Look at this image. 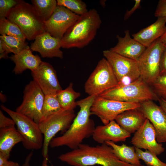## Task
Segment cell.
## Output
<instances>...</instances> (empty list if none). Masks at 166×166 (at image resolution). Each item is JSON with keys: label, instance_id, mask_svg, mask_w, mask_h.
I'll use <instances>...</instances> for the list:
<instances>
[{"label": "cell", "instance_id": "obj_17", "mask_svg": "<svg viewBox=\"0 0 166 166\" xmlns=\"http://www.w3.org/2000/svg\"><path fill=\"white\" fill-rule=\"evenodd\" d=\"M61 47V39L45 31L36 37L30 48L32 51L39 52L43 58L56 57L62 59L63 53L60 49Z\"/></svg>", "mask_w": 166, "mask_h": 166}, {"label": "cell", "instance_id": "obj_26", "mask_svg": "<svg viewBox=\"0 0 166 166\" xmlns=\"http://www.w3.org/2000/svg\"><path fill=\"white\" fill-rule=\"evenodd\" d=\"M32 5L42 19L44 22L51 17L57 6L55 0H32Z\"/></svg>", "mask_w": 166, "mask_h": 166}, {"label": "cell", "instance_id": "obj_25", "mask_svg": "<svg viewBox=\"0 0 166 166\" xmlns=\"http://www.w3.org/2000/svg\"><path fill=\"white\" fill-rule=\"evenodd\" d=\"M57 95L62 110H71L77 106L75 101L81 93L74 90L73 83L71 82L65 89L58 91Z\"/></svg>", "mask_w": 166, "mask_h": 166}, {"label": "cell", "instance_id": "obj_40", "mask_svg": "<svg viewBox=\"0 0 166 166\" xmlns=\"http://www.w3.org/2000/svg\"><path fill=\"white\" fill-rule=\"evenodd\" d=\"M9 157L0 152V166H4L8 162Z\"/></svg>", "mask_w": 166, "mask_h": 166}, {"label": "cell", "instance_id": "obj_36", "mask_svg": "<svg viewBox=\"0 0 166 166\" xmlns=\"http://www.w3.org/2000/svg\"><path fill=\"white\" fill-rule=\"evenodd\" d=\"M162 53L160 61V75H166V44Z\"/></svg>", "mask_w": 166, "mask_h": 166}, {"label": "cell", "instance_id": "obj_8", "mask_svg": "<svg viewBox=\"0 0 166 166\" xmlns=\"http://www.w3.org/2000/svg\"><path fill=\"white\" fill-rule=\"evenodd\" d=\"M119 84L113 69L108 61L103 58L86 81L85 93L89 96H98Z\"/></svg>", "mask_w": 166, "mask_h": 166}, {"label": "cell", "instance_id": "obj_20", "mask_svg": "<svg viewBox=\"0 0 166 166\" xmlns=\"http://www.w3.org/2000/svg\"><path fill=\"white\" fill-rule=\"evenodd\" d=\"M166 17L158 18L148 26L132 34L133 38L146 48L160 38L166 30Z\"/></svg>", "mask_w": 166, "mask_h": 166}, {"label": "cell", "instance_id": "obj_10", "mask_svg": "<svg viewBox=\"0 0 166 166\" xmlns=\"http://www.w3.org/2000/svg\"><path fill=\"white\" fill-rule=\"evenodd\" d=\"M104 57L111 65L118 85H126L140 77L137 61L122 56L110 49L103 52Z\"/></svg>", "mask_w": 166, "mask_h": 166}, {"label": "cell", "instance_id": "obj_37", "mask_svg": "<svg viewBox=\"0 0 166 166\" xmlns=\"http://www.w3.org/2000/svg\"><path fill=\"white\" fill-rule=\"evenodd\" d=\"M140 0H135V4L132 8L130 10H127L124 16V20H127L133 13L140 7Z\"/></svg>", "mask_w": 166, "mask_h": 166}, {"label": "cell", "instance_id": "obj_19", "mask_svg": "<svg viewBox=\"0 0 166 166\" xmlns=\"http://www.w3.org/2000/svg\"><path fill=\"white\" fill-rule=\"evenodd\" d=\"M124 33L123 37L117 35V45L109 49L122 56L137 61L146 48L132 38L128 30H125Z\"/></svg>", "mask_w": 166, "mask_h": 166}, {"label": "cell", "instance_id": "obj_35", "mask_svg": "<svg viewBox=\"0 0 166 166\" xmlns=\"http://www.w3.org/2000/svg\"><path fill=\"white\" fill-rule=\"evenodd\" d=\"M154 15L157 18L166 17V0H160L159 1Z\"/></svg>", "mask_w": 166, "mask_h": 166}, {"label": "cell", "instance_id": "obj_9", "mask_svg": "<svg viewBox=\"0 0 166 166\" xmlns=\"http://www.w3.org/2000/svg\"><path fill=\"white\" fill-rule=\"evenodd\" d=\"M164 45L157 39L145 50L137 61L140 77L149 85H152L160 75L161 57Z\"/></svg>", "mask_w": 166, "mask_h": 166}, {"label": "cell", "instance_id": "obj_6", "mask_svg": "<svg viewBox=\"0 0 166 166\" xmlns=\"http://www.w3.org/2000/svg\"><path fill=\"white\" fill-rule=\"evenodd\" d=\"M76 117L74 110H62L42 120L38 124L43 136L42 154L48 159L49 143L59 132L64 133L70 127Z\"/></svg>", "mask_w": 166, "mask_h": 166}, {"label": "cell", "instance_id": "obj_43", "mask_svg": "<svg viewBox=\"0 0 166 166\" xmlns=\"http://www.w3.org/2000/svg\"><path fill=\"white\" fill-rule=\"evenodd\" d=\"M4 166H20V165L17 162L8 161Z\"/></svg>", "mask_w": 166, "mask_h": 166}, {"label": "cell", "instance_id": "obj_28", "mask_svg": "<svg viewBox=\"0 0 166 166\" xmlns=\"http://www.w3.org/2000/svg\"><path fill=\"white\" fill-rule=\"evenodd\" d=\"M62 110L57 93L45 95L41 121Z\"/></svg>", "mask_w": 166, "mask_h": 166}, {"label": "cell", "instance_id": "obj_5", "mask_svg": "<svg viewBox=\"0 0 166 166\" xmlns=\"http://www.w3.org/2000/svg\"><path fill=\"white\" fill-rule=\"evenodd\" d=\"M149 85L140 77L128 84L118 85L98 96L128 103H140L149 100L158 101L159 98Z\"/></svg>", "mask_w": 166, "mask_h": 166}, {"label": "cell", "instance_id": "obj_16", "mask_svg": "<svg viewBox=\"0 0 166 166\" xmlns=\"http://www.w3.org/2000/svg\"><path fill=\"white\" fill-rule=\"evenodd\" d=\"M31 72L33 81L45 95L57 93L62 90L56 72L49 63L42 61L36 69Z\"/></svg>", "mask_w": 166, "mask_h": 166}, {"label": "cell", "instance_id": "obj_30", "mask_svg": "<svg viewBox=\"0 0 166 166\" xmlns=\"http://www.w3.org/2000/svg\"><path fill=\"white\" fill-rule=\"evenodd\" d=\"M57 5L66 8L79 16L83 15L89 11L86 3L81 0H57Z\"/></svg>", "mask_w": 166, "mask_h": 166}, {"label": "cell", "instance_id": "obj_32", "mask_svg": "<svg viewBox=\"0 0 166 166\" xmlns=\"http://www.w3.org/2000/svg\"><path fill=\"white\" fill-rule=\"evenodd\" d=\"M152 86L158 97L166 101V75H160Z\"/></svg>", "mask_w": 166, "mask_h": 166}, {"label": "cell", "instance_id": "obj_38", "mask_svg": "<svg viewBox=\"0 0 166 166\" xmlns=\"http://www.w3.org/2000/svg\"><path fill=\"white\" fill-rule=\"evenodd\" d=\"M33 155V152H30L26 158L25 161L22 166H30V163ZM48 159L44 158L42 166H49L48 164Z\"/></svg>", "mask_w": 166, "mask_h": 166}, {"label": "cell", "instance_id": "obj_4", "mask_svg": "<svg viewBox=\"0 0 166 166\" xmlns=\"http://www.w3.org/2000/svg\"><path fill=\"white\" fill-rule=\"evenodd\" d=\"M6 18L17 25L29 40H34L45 31V22L32 4L23 0H19L18 4L9 12Z\"/></svg>", "mask_w": 166, "mask_h": 166}, {"label": "cell", "instance_id": "obj_23", "mask_svg": "<svg viewBox=\"0 0 166 166\" xmlns=\"http://www.w3.org/2000/svg\"><path fill=\"white\" fill-rule=\"evenodd\" d=\"M23 139L15 127L0 129V152L10 157L13 148Z\"/></svg>", "mask_w": 166, "mask_h": 166}, {"label": "cell", "instance_id": "obj_45", "mask_svg": "<svg viewBox=\"0 0 166 166\" xmlns=\"http://www.w3.org/2000/svg\"><path fill=\"white\" fill-rule=\"evenodd\" d=\"M147 166V165H146V166Z\"/></svg>", "mask_w": 166, "mask_h": 166}, {"label": "cell", "instance_id": "obj_13", "mask_svg": "<svg viewBox=\"0 0 166 166\" xmlns=\"http://www.w3.org/2000/svg\"><path fill=\"white\" fill-rule=\"evenodd\" d=\"M80 16L65 7L57 5L51 17L45 22V31L61 39Z\"/></svg>", "mask_w": 166, "mask_h": 166}, {"label": "cell", "instance_id": "obj_1", "mask_svg": "<svg viewBox=\"0 0 166 166\" xmlns=\"http://www.w3.org/2000/svg\"><path fill=\"white\" fill-rule=\"evenodd\" d=\"M97 96H89L76 101L80 108L69 128L60 136L53 138L49 146L54 148L66 146L72 150L77 148L86 138L92 136L96 127L90 118V109Z\"/></svg>", "mask_w": 166, "mask_h": 166}, {"label": "cell", "instance_id": "obj_42", "mask_svg": "<svg viewBox=\"0 0 166 166\" xmlns=\"http://www.w3.org/2000/svg\"><path fill=\"white\" fill-rule=\"evenodd\" d=\"M159 40L164 45L166 44V30L164 34L159 38Z\"/></svg>", "mask_w": 166, "mask_h": 166}, {"label": "cell", "instance_id": "obj_2", "mask_svg": "<svg viewBox=\"0 0 166 166\" xmlns=\"http://www.w3.org/2000/svg\"><path fill=\"white\" fill-rule=\"evenodd\" d=\"M58 159L73 166H136L120 160L112 147L106 143L94 146L81 144L77 148L61 155Z\"/></svg>", "mask_w": 166, "mask_h": 166}, {"label": "cell", "instance_id": "obj_11", "mask_svg": "<svg viewBox=\"0 0 166 166\" xmlns=\"http://www.w3.org/2000/svg\"><path fill=\"white\" fill-rule=\"evenodd\" d=\"M23 101L16 111L39 124L42 118V109L45 95L33 80L25 87Z\"/></svg>", "mask_w": 166, "mask_h": 166}, {"label": "cell", "instance_id": "obj_22", "mask_svg": "<svg viewBox=\"0 0 166 166\" xmlns=\"http://www.w3.org/2000/svg\"><path fill=\"white\" fill-rule=\"evenodd\" d=\"M146 119L139 108L122 113L117 116L115 121L122 128L131 134L137 131Z\"/></svg>", "mask_w": 166, "mask_h": 166}, {"label": "cell", "instance_id": "obj_3", "mask_svg": "<svg viewBox=\"0 0 166 166\" xmlns=\"http://www.w3.org/2000/svg\"><path fill=\"white\" fill-rule=\"evenodd\" d=\"M101 23L98 11L89 10L67 30L61 39V47L65 49L83 48L94 38Z\"/></svg>", "mask_w": 166, "mask_h": 166}, {"label": "cell", "instance_id": "obj_44", "mask_svg": "<svg viewBox=\"0 0 166 166\" xmlns=\"http://www.w3.org/2000/svg\"><path fill=\"white\" fill-rule=\"evenodd\" d=\"M0 97H2V98H0L1 100L3 98L2 100L1 101L2 102H4L6 101V97H4L3 94L1 93H0Z\"/></svg>", "mask_w": 166, "mask_h": 166}, {"label": "cell", "instance_id": "obj_31", "mask_svg": "<svg viewBox=\"0 0 166 166\" xmlns=\"http://www.w3.org/2000/svg\"><path fill=\"white\" fill-rule=\"evenodd\" d=\"M136 152L140 160L148 166H166V163L160 160L154 153L148 150L145 151L135 147Z\"/></svg>", "mask_w": 166, "mask_h": 166}, {"label": "cell", "instance_id": "obj_18", "mask_svg": "<svg viewBox=\"0 0 166 166\" xmlns=\"http://www.w3.org/2000/svg\"><path fill=\"white\" fill-rule=\"evenodd\" d=\"M131 134L113 120L106 125L96 127L92 136L94 141L102 144L109 141L115 143L124 141Z\"/></svg>", "mask_w": 166, "mask_h": 166}, {"label": "cell", "instance_id": "obj_12", "mask_svg": "<svg viewBox=\"0 0 166 166\" xmlns=\"http://www.w3.org/2000/svg\"><path fill=\"white\" fill-rule=\"evenodd\" d=\"M140 103L108 99L97 96L90 109L91 114L98 117L104 125L115 120L118 115L128 110L139 108Z\"/></svg>", "mask_w": 166, "mask_h": 166}, {"label": "cell", "instance_id": "obj_15", "mask_svg": "<svg viewBox=\"0 0 166 166\" xmlns=\"http://www.w3.org/2000/svg\"><path fill=\"white\" fill-rule=\"evenodd\" d=\"M131 142L135 147L148 150L157 156L165 150L162 144L157 142L154 127L147 119L135 132Z\"/></svg>", "mask_w": 166, "mask_h": 166}, {"label": "cell", "instance_id": "obj_21", "mask_svg": "<svg viewBox=\"0 0 166 166\" xmlns=\"http://www.w3.org/2000/svg\"><path fill=\"white\" fill-rule=\"evenodd\" d=\"M32 50L29 49H25L18 54L12 55L9 57L15 64L13 70L16 74L22 73L27 69L31 71L36 69L42 61L38 55L32 53Z\"/></svg>", "mask_w": 166, "mask_h": 166}, {"label": "cell", "instance_id": "obj_29", "mask_svg": "<svg viewBox=\"0 0 166 166\" xmlns=\"http://www.w3.org/2000/svg\"><path fill=\"white\" fill-rule=\"evenodd\" d=\"M0 34L15 37L24 41L26 39L20 28L6 18L0 19Z\"/></svg>", "mask_w": 166, "mask_h": 166}, {"label": "cell", "instance_id": "obj_24", "mask_svg": "<svg viewBox=\"0 0 166 166\" xmlns=\"http://www.w3.org/2000/svg\"><path fill=\"white\" fill-rule=\"evenodd\" d=\"M105 143L112 147L115 155L121 161L136 166L142 165L136 152L134 146H128L124 144L119 145L111 141H107Z\"/></svg>", "mask_w": 166, "mask_h": 166}, {"label": "cell", "instance_id": "obj_33", "mask_svg": "<svg viewBox=\"0 0 166 166\" xmlns=\"http://www.w3.org/2000/svg\"><path fill=\"white\" fill-rule=\"evenodd\" d=\"M19 1V0H0V19L6 18L10 11Z\"/></svg>", "mask_w": 166, "mask_h": 166}, {"label": "cell", "instance_id": "obj_27", "mask_svg": "<svg viewBox=\"0 0 166 166\" xmlns=\"http://www.w3.org/2000/svg\"><path fill=\"white\" fill-rule=\"evenodd\" d=\"M0 40L8 53L15 54L25 49H30L27 42L15 37L1 35Z\"/></svg>", "mask_w": 166, "mask_h": 166}, {"label": "cell", "instance_id": "obj_41", "mask_svg": "<svg viewBox=\"0 0 166 166\" xmlns=\"http://www.w3.org/2000/svg\"><path fill=\"white\" fill-rule=\"evenodd\" d=\"M158 101L160 106L166 113V101L161 98H159Z\"/></svg>", "mask_w": 166, "mask_h": 166}, {"label": "cell", "instance_id": "obj_39", "mask_svg": "<svg viewBox=\"0 0 166 166\" xmlns=\"http://www.w3.org/2000/svg\"><path fill=\"white\" fill-rule=\"evenodd\" d=\"M8 54L2 42L0 40V59H7L9 58L8 56Z\"/></svg>", "mask_w": 166, "mask_h": 166}, {"label": "cell", "instance_id": "obj_34", "mask_svg": "<svg viewBox=\"0 0 166 166\" xmlns=\"http://www.w3.org/2000/svg\"><path fill=\"white\" fill-rule=\"evenodd\" d=\"M15 124L11 118L6 117L2 111L0 110V129L15 127Z\"/></svg>", "mask_w": 166, "mask_h": 166}, {"label": "cell", "instance_id": "obj_7", "mask_svg": "<svg viewBox=\"0 0 166 166\" xmlns=\"http://www.w3.org/2000/svg\"><path fill=\"white\" fill-rule=\"evenodd\" d=\"M1 109L14 121L17 129L22 137L24 147L27 150H37L42 147L43 136L39 124L30 118L1 105Z\"/></svg>", "mask_w": 166, "mask_h": 166}, {"label": "cell", "instance_id": "obj_14", "mask_svg": "<svg viewBox=\"0 0 166 166\" xmlns=\"http://www.w3.org/2000/svg\"><path fill=\"white\" fill-rule=\"evenodd\" d=\"M140 104V110L154 127L158 143L166 142V113L152 100L145 101Z\"/></svg>", "mask_w": 166, "mask_h": 166}]
</instances>
